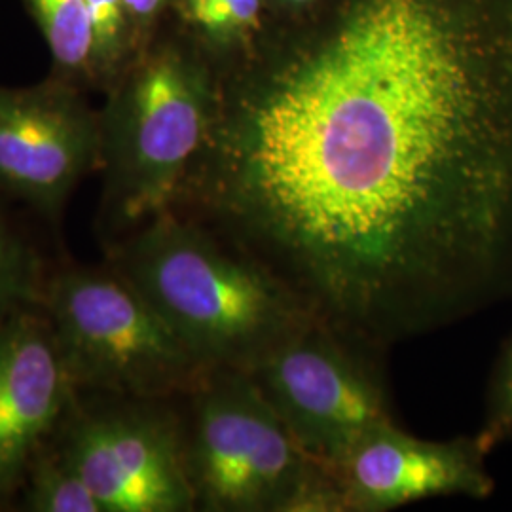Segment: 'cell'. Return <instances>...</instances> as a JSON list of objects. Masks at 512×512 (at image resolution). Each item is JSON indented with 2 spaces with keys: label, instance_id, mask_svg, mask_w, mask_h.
<instances>
[{
  "label": "cell",
  "instance_id": "obj_9",
  "mask_svg": "<svg viewBox=\"0 0 512 512\" xmlns=\"http://www.w3.org/2000/svg\"><path fill=\"white\" fill-rule=\"evenodd\" d=\"M475 439L425 440L382 423L329 467L342 512H385L433 497L486 499L494 480Z\"/></svg>",
  "mask_w": 512,
  "mask_h": 512
},
{
  "label": "cell",
  "instance_id": "obj_17",
  "mask_svg": "<svg viewBox=\"0 0 512 512\" xmlns=\"http://www.w3.org/2000/svg\"><path fill=\"white\" fill-rule=\"evenodd\" d=\"M126 4H128L129 16L133 21L139 44L141 48H145L150 42V35L154 33L158 21L169 8H173L175 0H126Z\"/></svg>",
  "mask_w": 512,
  "mask_h": 512
},
{
  "label": "cell",
  "instance_id": "obj_4",
  "mask_svg": "<svg viewBox=\"0 0 512 512\" xmlns=\"http://www.w3.org/2000/svg\"><path fill=\"white\" fill-rule=\"evenodd\" d=\"M196 511L342 512L310 456L245 370H207L181 397Z\"/></svg>",
  "mask_w": 512,
  "mask_h": 512
},
{
  "label": "cell",
  "instance_id": "obj_10",
  "mask_svg": "<svg viewBox=\"0 0 512 512\" xmlns=\"http://www.w3.org/2000/svg\"><path fill=\"white\" fill-rule=\"evenodd\" d=\"M74 387L42 308L0 321V503L21 490L31 461L61 427Z\"/></svg>",
  "mask_w": 512,
  "mask_h": 512
},
{
  "label": "cell",
  "instance_id": "obj_18",
  "mask_svg": "<svg viewBox=\"0 0 512 512\" xmlns=\"http://www.w3.org/2000/svg\"><path fill=\"white\" fill-rule=\"evenodd\" d=\"M268 8V16H289L302 10H308L319 0H264Z\"/></svg>",
  "mask_w": 512,
  "mask_h": 512
},
{
  "label": "cell",
  "instance_id": "obj_1",
  "mask_svg": "<svg viewBox=\"0 0 512 512\" xmlns=\"http://www.w3.org/2000/svg\"><path fill=\"white\" fill-rule=\"evenodd\" d=\"M175 211L376 348L512 291V0L268 16Z\"/></svg>",
  "mask_w": 512,
  "mask_h": 512
},
{
  "label": "cell",
  "instance_id": "obj_13",
  "mask_svg": "<svg viewBox=\"0 0 512 512\" xmlns=\"http://www.w3.org/2000/svg\"><path fill=\"white\" fill-rule=\"evenodd\" d=\"M23 490V511L29 512H103L82 476L74 471L61 452L46 446L29 465Z\"/></svg>",
  "mask_w": 512,
  "mask_h": 512
},
{
  "label": "cell",
  "instance_id": "obj_16",
  "mask_svg": "<svg viewBox=\"0 0 512 512\" xmlns=\"http://www.w3.org/2000/svg\"><path fill=\"white\" fill-rule=\"evenodd\" d=\"M476 440L486 454H490L495 446L512 440V338L495 366L486 418Z\"/></svg>",
  "mask_w": 512,
  "mask_h": 512
},
{
  "label": "cell",
  "instance_id": "obj_12",
  "mask_svg": "<svg viewBox=\"0 0 512 512\" xmlns=\"http://www.w3.org/2000/svg\"><path fill=\"white\" fill-rule=\"evenodd\" d=\"M54 57L59 78L93 86V31L86 0H23Z\"/></svg>",
  "mask_w": 512,
  "mask_h": 512
},
{
  "label": "cell",
  "instance_id": "obj_11",
  "mask_svg": "<svg viewBox=\"0 0 512 512\" xmlns=\"http://www.w3.org/2000/svg\"><path fill=\"white\" fill-rule=\"evenodd\" d=\"M173 8L215 67L247 52L268 21L264 0H175Z\"/></svg>",
  "mask_w": 512,
  "mask_h": 512
},
{
  "label": "cell",
  "instance_id": "obj_6",
  "mask_svg": "<svg viewBox=\"0 0 512 512\" xmlns=\"http://www.w3.org/2000/svg\"><path fill=\"white\" fill-rule=\"evenodd\" d=\"M382 353L313 317L249 374L298 444L332 465L370 429L395 421Z\"/></svg>",
  "mask_w": 512,
  "mask_h": 512
},
{
  "label": "cell",
  "instance_id": "obj_15",
  "mask_svg": "<svg viewBox=\"0 0 512 512\" xmlns=\"http://www.w3.org/2000/svg\"><path fill=\"white\" fill-rule=\"evenodd\" d=\"M46 277L33 249L0 213V321L42 308Z\"/></svg>",
  "mask_w": 512,
  "mask_h": 512
},
{
  "label": "cell",
  "instance_id": "obj_2",
  "mask_svg": "<svg viewBox=\"0 0 512 512\" xmlns=\"http://www.w3.org/2000/svg\"><path fill=\"white\" fill-rule=\"evenodd\" d=\"M203 370H245L315 315L262 262L202 220L167 211L116 239L109 262Z\"/></svg>",
  "mask_w": 512,
  "mask_h": 512
},
{
  "label": "cell",
  "instance_id": "obj_3",
  "mask_svg": "<svg viewBox=\"0 0 512 512\" xmlns=\"http://www.w3.org/2000/svg\"><path fill=\"white\" fill-rule=\"evenodd\" d=\"M101 116L105 226L116 239L183 200L213 126L219 76L188 37L148 42L110 88Z\"/></svg>",
  "mask_w": 512,
  "mask_h": 512
},
{
  "label": "cell",
  "instance_id": "obj_5",
  "mask_svg": "<svg viewBox=\"0 0 512 512\" xmlns=\"http://www.w3.org/2000/svg\"><path fill=\"white\" fill-rule=\"evenodd\" d=\"M42 311L74 391L181 399L207 372L110 264L71 266L46 279Z\"/></svg>",
  "mask_w": 512,
  "mask_h": 512
},
{
  "label": "cell",
  "instance_id": "obj_8",
  "mask_svg": "<svg viewBox=\"0 0 512 512\" xmlns=\"http://www.w3.org/2000/svg\"><path fill=\"white\" fill-rule=\"evenodd\" d=\"M101 167V116L80 88L54 76L0 86V190L59 219L76 186Z\"/></svg>",
  "mask_w": 512,
  "mask_h": 512
},
{
  "label": "cell",
  "instance_id": "obj_14",
  "mask_svg": "<svg viewBox=\"0 0 512 512\" xmlns=\"http://www.w3.org/2000/svg\"><path fill=\"white\" fill-rule=\"evenodd\" d=\"M93 31V86L109 92L143 50L126 0H86Z\"/></svg>",
  "mask_w": 512,
  "mask_h": 512
},
{
  "label": "cell",
  "instance_id": "obj_7",
  "mask_svg": "<svg viewBox=\"0 0 512 512\" xmlns=\"http://www.w3.org/2000/svg\"><path fill=\"white\" fill-rule=\"evenodd\" d=\"M179 399L112 397L71 406L61 456L88 484L103 512H192Z\"/></svg>",
  "mask_w": 512,
  "mask_h": 512
}]
</instances>
